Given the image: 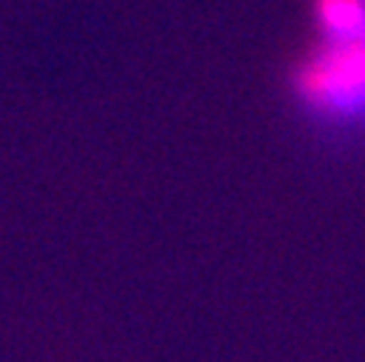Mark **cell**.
Instances as JSON below:
<instances>
[{
    "label": "cell",
    "instance_id": "6da1fadb",
    "mask_svg": "<svg viewBox=\"0 0 365 362\" xmlns=\"http://www.w3.org/2000/svg\"><path fill=\"white\" fill-rule=\"evenodd\" d=\"M317 29L297 71L299 100L331 120L365 117V0H317Z\"/></svg>",
    "mask_w": 365,
    "mask_h": 362
}]
</instances>
